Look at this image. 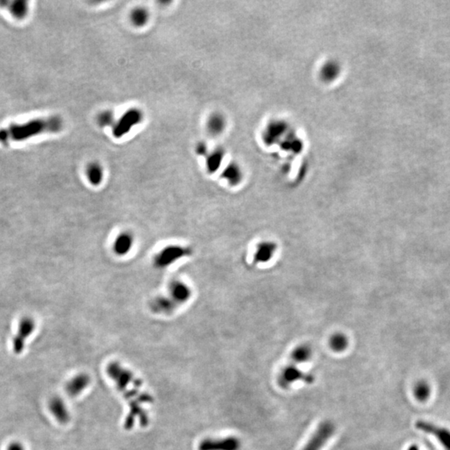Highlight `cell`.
<instances>
[{
	"mask_svg": "<svg viewBox=\"0 0 450 450\" xmlns=\"http://www.w3.org/2000/svg\"><path fill=\"white\" fill-rule=\"evenodd\" d=\"M107 373L128 403L129 412L124 421L125 430L133 429L136 420H138L141 426L146 427L148 425V416L143 404L152 403L153 399L148 393L141 391L142 381L117 362L108 364Z\"/></svg>",
	"mask_w": 450,
	"mask_h": 450,
	"instance_id": "1",
	"label": "cell"
},
{
	"mask_svg": "<svg viewBox=\"0 0 450 450\" xmlns=\"http://www.w3.org/2000/svg\"><path fill=\"white\" fill-rule=\"evenodd\" d=\"M64 127V122L59 116L35 118L27 123L11 124L0 130V142H18L44 133H58Z\"/></svg>",
	"mask_w": 450,
	"mask_h": 450,
	"instance_id": "2",
	"label": "cell"
},
{
	"mask_svg": "<svg viewBox=\"0 0 450 450\" xmlns=\"http://www.w3.org/2000/svg\"><path fill=\"white\" fill-rule=\"evenodd\" d=\"M335 425L330 420L320 423L315 432L309 439L302 450H321L326 443L335 435Z\"/></svg>",
	"mask_w": 450,
	"mask_h": 450,
	"instance_id": "3",
	"label": "cell"
},
{
	"mask_svg": "<svg viewBox=\"0 0 450 450\" xmlns=\"http://www.w3.org/2000/svg\"><path fill=\"white\" fill-rule=\"evenodd\" d=\"M297 381L312 384L315 381V376L311 373H306L300 370L294 363L289 364L282 368L278 377V384L279 386L283 389H288Z\"/></svg>",
	"mask_w": 450,
	"mask_h": 450,
	"instance_id": "4",
	"label": "cell"
},
{
	"mask_svg": "<svg viewBox=\"0 0 450 450\" xmlns=\"http://www.w3.org/2000/svg\"><path fill=\"white\" fill-rule=\"evenodd\" d=\"M35 321L29 317L25 316L19 320L18 330L16 335L12 341L13 353L15 354H21L25 348L26 339H28L35 330Z\"/></svg>",
	"mask_w": 450,
	"mask_h": 450,
	"instance_id": "5",
	"label": "cell"
},
{
	"mask_svg": "<svg viewBox=\"0 0 450 450\" xmlns=\"http://www.w3.org/2000/svg\"><path fill=\"white\" fill-rule=\"evenodd\" d=\"M143 114L138 109H131L126 111L112 125V134L120 138L130 131L133 126L140 123Z\"/></svg>",
	"mask_w": 450,
	"mask_h": 450,
	"instance_id": "6",
	"label": "cell"
},
{
	"mask_svg": "<svg viewBox=\"0 0 450 450\" xmlns=\"http://www.w3.org/2000/svg\"><path fill=\"white\" fill-rule=\"evenodd\" d=\"M188 253V249L183 248L182 246H166L154 257V263L158 268H166L185 257Z\"/></svg>",
	"mask_w": 450,
	"mask_h": 450,
	"instance_id": "7",
	"label": "cell"
},
{
	"mask_svg": "<svg viewBox=\"0 0 450 450\" xmlns=\"http://www.w3.org/2000/svg\"><path fill=\"white\" fill-rule=\"evenodd\" d=\"M199 450H239L240 440L234 436L207 438L199 444Z\"/></svg>",
	"mask_w": 450,
	"mask_h": 450,
	"instance_id": "8",
	"label": "cell"
},
{
	"mask_svg": "<svg viewBox=\"0 0 450 450\" xmlns=\"http://www.w3.org/2000/svg\"><path fill=\"white\" fill-rule=\"evenodd\" d=\"M415 427L418 430L431 435L437 439L443 447L446 450H450V430L445 427H440L432 423L419 420L415 423Z\"/></svg>",
	"mask_w": 450,
	"mask_h": 450,
	"instance_id": "9",
	"label": "cell"
},
{
	"mask_svg": "<svg viewBox=\"0 0 450 450\" xmlns=\"http://www.w3.org/2000/svg\"><path fill=\"white\" fill-rule=\"evenodd\" d=\"M169 296L177 305H184L192 297V289L185 282L174 279L169 285Z\"/></svg>",
	"mask_w": 450,
	"mask_h": 450,
	"instance_id": "10",
	"label": "cell"
},
{
	"mask_svg": "<svg viewBox=\"0 0 450 450\" xmlns=\"http://www.w3.org/2000/svg\"><path fill=\"white\" fill-rule=\"evenodd\" d=\"M49 410L53 417L60 425H67L70 421L71 415L66 403L61 397L53 396L48 402Z\"/></svg>",
	"mask_w": 450,
	"mask_h": 450,
	"instance_id": "11",
	"label": "cell"
},
{
	"mask_svg": "<svg viewBox=\"0 0 450 450\" xmlns=\"http://www.w3.org/2000/svg\"><path fill=\"white\" fill-rule=\"evenodd\" d=\"M289 127L284 121L274 120L269 123L264 132V139L267 143H275L287 137Z\"/></svg>",
	"mask_w": 450,
	"mask_h": 450,
	"instance_id": "12",
	"label": "cell"
},
{
	"mask_svg": "<svg viewBox=\"0 0 450 450\" xmlns=\"http://www.w3.org/2000/svg\"><path fill=\"white\" fill-rule=\"evenodd\" d=\"M91 382L90 377L87 373H79L69 379L64 386L66 394L72 398L78 397L87 389Z\"/></svg>",
	"mask_w": 450,
	"mask_h": 450,
	"instance_id": "13",
	"label": "cell"
},
{
	"mask_svg": "<svg viewBox=\"0 0 450 450\" xmlns=\"http://www.w3.org/2000/svg\"><path fill=\"white\" fill-rule=\"evenodd\" d=\"M134 245V238L130 232L123 231L116 236L112 243V250L119 257L128 255Z\"/></svg>",
	"mask_w": 450,
	"mask_h": 450,
	"instance_id": "14",
	"label": "cell"
},
{
	"mask_svg": "<svg viewBox=\"0 0 450 450\" xmlns=\"http://www.w3.org/2000/svg\"><path fill=\"white\" fill-rule=\"evenodd\" d=\"M276 243L271 241H264L258 243L254 253V260L257 263L264 264L271 260L276 252Z\"/></svg>",
	"mask_w": 450,
	"mask_h": 450,
	"instance_id": "15",
	"label": "cell"
},
{
	"mask_svg": "<svg viewBox=\"0 0 450 450\" xmlns=\"http://www.w3.org/2000/svg\"><path fill=\"white\" fill-rule=\"evenodd\" d=\"M243 177L242 168L234 162L228 164L221 172V178L231 186H237L240 184Z\"/></svg>",
	"mask_w": 450,
	"mask_h": 450,
	"instance_id": "16",
	"label": "cell"
},
{
	"mask_svg": "<svg viewBox=\"0 0 450 450\" xmlns=\"http://www.w3.org/2000/svg\"><path fill=\"white\" fill-rule=\"evenodd\" d=\"M224 157H225V150L220 147H218L211 151H209L207 155L205 156V165H206V169L210 174H214L220 169Z\"/></svg>",
	"mask_w": 450,
	"mask_h": 450,
	"instance_id": "17",
	"label": "cell"
},
{
	"mask_svg": "<svg viewBox=\"0 0 450 450\" xmlns=\"http://www.w3.org/2000/svg\"><path fill=\"white\" fill-rule=\"evenodd\" d=\"M341 67L337 61L330 60L323 64L320 69V79L324 82L330 83L335 81L340 74Z\"/></svg>",
	"mask_w": 450,
	"mask_h": 450,
	"instance_id": "18",
	"label": "cell"
},
{
	"mask_svg": "<svg viewBox=\"0 0 450 450\" xmlns=\"http://www.w3.org/2000/svg\"><path fill=\"white\" fill-rule=\"evenodd\" d=\"M206 126L210 134L212 136L220 135L226 128V119L222 113L214 112L208 118Z\"/></svg>",
	"mask_w": 450,
	"mask_h": 450,
	"instance_id": "19",
	"label": "cell"
},
{
	"mask_svg": "<svg viewBox=\"0 0 450 450\" xmlns=\"http://www.w3.org/2000/svg\"><path fill=\"white\" fill-rule=\"evenodd\" d=\"M176 305L169 296H158L153 299L150 307L155 313L171 314L175 310Z\"/></svg>",
	"mask_w": 450,
	"mask_h": 450,
	"instance_id": "20",
	"label": "cell"
},
{
	"mask_svg": "<svg viewBox=\"0 0 450 450\" xmlns=\"http://www.w3.org/2000/svg\"><path fill=\"white\" fill-rule=\"evenodd\" d=\"M85 174H86L88 181L93 186H99L100 184H102L103 179L105 176V172H104L102 165L97 162H93L91 164H89L86 168Z\"/></svg>",
	"mask_w": 450,
	"mask_h": 450,
	"instance_id": "21",
	"label": "cell"
},
{
	"mask_svg": "<svg viewBox=\"0 0 450 450\" xmlns=\"http://www.w3.org/2000/svg\"><path fill=\"white\" fill-rule=\"evenodd\" d=\"M432 394L430 384L425 380H420L414 387V396L420 403H425L430 399Z\"/></svg>",
	"mask_w": 450,
	"mask_h": 450,
	"instance_id": "22",
	"label": "cell"
},
{
	"mask_svg": "<svg viewBox=\"0 0 450 450\" xmlns=\"http://www.w3.org/2000/svg\"><path fill=\"white\" fill-rule=\"evenodd\" d=\"M312 356V348L308 344H300L292 351L291 359L294 363H303L310 360Z\"/></svg>",
	"mask_w": 450,
	"mask_h": 450,
	"instance_id": "23",
	"label": "cell"
},
{
	"mask_svg": "<svg viewBox=\"0 0 450 450\" xmlns=\"http://www.w3.org/2000/svg\"><path fill=\"white\" fill-rule=\"evenodd\" d=\"M348 345V339L342 333H336L330 338V346L332 350L337 353L345 350Z\"/></svg>",
	"mask_w": 450,
	"mask_h": 450,
	"instance_id": "24",
	"label": "cell"
},
{
	"mask_svg": "<svg viewBox=\"0 0 450 450\" xmlns=\"http://www.w3.org/2000/svg\"><path fill=\"white\" fill-rule=\"evenodd\" d=\"M149 13L146 8L138 7L133 8L130 13V21L135 27H143L148 23Z\"/></svg>",
	"mask_w": 450,
	"mask_h": 450,
	"instance_id": "25",
	"label": "cell"
},
{
	"mask_svg": "<svg viewBox=\"0 0 450 450\" xmlns=\"http://www.w3.org/2000/svg\"><path fill=\"white\" fill-rule=\"evenodd\" d=\"M5 3L11 13L15 18H22L28 13V3L26 1H13V2H1Z\"/></svg>",
	"mask_w": 450,
	"mask_h": 450,
	"instance_id": "26",
	"label": "cell"
},
{
	"mask_svg": "<svg viewBox=\"0 0 450 450\" xmlns=\"http://www.w3.org/2000/svg\"><path fill=\"white\" fill-rule=\"evenodd\" d=\"M115 122V118L112 113V111L110 110H105L99 113L97 116V123L100 127L105 128V127H110V126L113 125V123Z\"/></svg>",
	"mask_w": 450,
	"mask_h": 450,
	"instance_id": "27",
	"label": "cell"
},
{
	"mask_svg": "<svg viewBox=\"0 0 450 450\" xmlns=\"http://www.w3.org/2000/svg\"><path fill=\"white\" fill-rule=\"evenodd\" d=\"M209 151L210 150L208 148V145L205 142H200V143H198V145L196 146V152H197V154L199 155L205 157L207 155Z\"/></svg>",
	"mask_w": 450,
	"mask_h": 450,
	"instance_id": "28",
	"label": "cell"
},
{
	"mask_svg": "<svg viewBox=\"0 0 450 450\" xmlns=\"http://www.w3.org/2000/svg\"><path fill=\"white\" fill-rule=\"evenodd\" d=\"M6 450H26V449L23 443L19 442V441H13L8 444Z\"/></svg>",
	"mask_w": 450,
	"mask_h": 450,
	"instance_id": "29",
	"label": "cell"
},
{
	"mask_svg": "<svg viewBox=\"0 0 450 450\" xmlns=\"http://www.w3.org/2000/svg\"><path fill=\"white\" fill-rule=\"evenodd\" d=\"M407 450H420L419 447L416 445H412L409 446V449Z\"/></svg>",
	"mask_w": 450,
	"mask_h": 450,
	"instance_id": "30",
	"label": "cell"
}]
</instances>
